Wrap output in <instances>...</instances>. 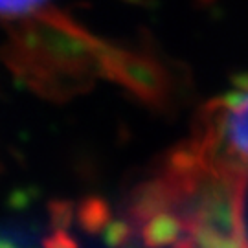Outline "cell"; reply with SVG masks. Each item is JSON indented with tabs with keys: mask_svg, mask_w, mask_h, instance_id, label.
Returning a JSON list of instances; mask_svg holds the SVG:
<instances>
[{
	"mask_svg": "<svg viewBox=\"0 0 248 248\" xmlns=\"http://www.w3.org/2000/svg\"><path fill=\"white\" fill-rule=\"evenodd\" d=\"M48 0H0V18L18 20L43 9Z\"/></svg>",
	"mask_w": 248,
	"mask_h": 248,
	"instance_id": "5b68a950",
	"label": "cell"
},
{
	"mask_svg": "<svg viewBox=\"0 0 248 248\" xmlns=\"http://www.w3.org/2000/svg\"><path fill=\"white\" fill-rule=\"evenodd\" d=\"M101 78L120 85L149 107L168 105L171 81L158 57L143 48L107 43L101 53Z\"/></svg>",
	"mask_w": 248,
	"mask_h": 248,
	"instance_id": "3957f363",
	"label": "cell"
},
{
	"mask_svg": "<svg viewBox=\"0 0 248 248\" xmlns=\"http://www.w3.org/2000/svg\"><path fill=\"white\" fill-rule=\"evenodd\" d=\"M0 171H2V166H0Z\"/></svg>",
	"mask_w": 248,
	"mask_h": 248,
	"instance_id": "ba28073f",
	"label": "cell"
},
{
	"mask_svg": "<svg viewBox=\"0 0 248 248\" xmlns=\"http://www.w3.org/2000/svg\"><path fill=\"white\" fill-rule=\"evenodd\" d=\"M191 143L215 166L248 184V78L208 107Z\"/></svg>",
	"mask_w": 248,
	"mask_h": 248,
	"instance_id": "7a4b0ae2",
	"label": "cell"
},
{
	"mask_svg": "<svg viewBox=\"0 0 248 248\" xmlns=\"http://www.w3.org/2000/svg\"><path fill=\"white\" fill-rule=\"evenodd\" d=\"M9 24L0 62L37 98L68 103L89 94L101 78L105 41L68 13L43 8Z\"/></svg>",
	"mask_w": 248,
	"mask_h": 248,
	"instance_id": "6da1fadb",
	"label": "cell"
},
{
	"mask_svg": "<svg viewBox=\"0 0 248 248\" xmlns=\"http://www.w3.org/2000/svg\"><path fill=\"white\" fill-rule=\"evenodd\" d=\"M43 248H79L78 241L70 233V228H52L43 239Z\"/></svg>",
	"mask_w": 248,
	"mask_h": 248,
	"instance_id": "8992f818",
	"label": "cell"
},
{
	"mask_svg": "<svg viewBox=\"0 0 248 248\" xmlns=\"http://www.w3.org/2000/svg\"><path fill=\"white\" fill-rule=\"evenodd\" d=\"M76 222L87 233H103L112 222L108 204L99 197H85L76 204Z\"/></svg>",
	"mask_w": 248,
	"mask_h": 248,
	"instance_id": "277c9868",
	"label": "cell"
},
{
	"mask_svg": "<svg viewBox=\"0 0 248 248\" xmlns=\"http://www.w3.org/2000/svg\"><path fill=\"white\" fill-rule=\"evenodd\" d=\"M0 248H22L20 245H17L13 239H9L8 235L0 233Z\"/></svg>",
	"mask_w": 248,
	"mask_h": 248,
	"instance_id": "52a82bcc",
	"label": "cell"
}]
</instances>
